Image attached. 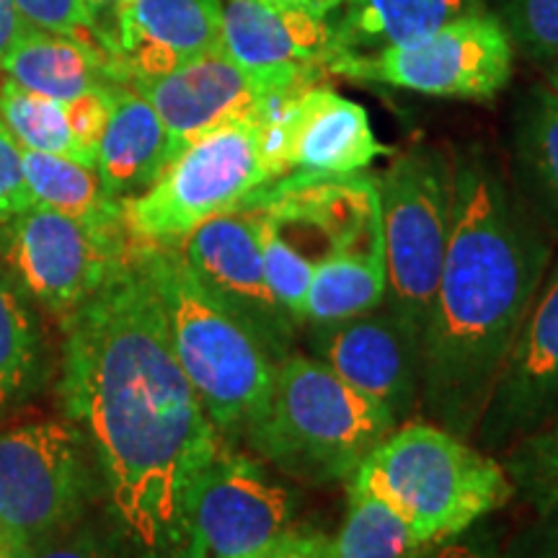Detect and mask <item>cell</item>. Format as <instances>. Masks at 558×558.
Here are the masks:
<instances>
[{"label": "cell", "mask_w": 558, "mask_h": 558, "mask_svg": "<svg viewBox=\"0 0 558 558\" xmlns=\"http://www.w3.org/2000/svg\"><path fill=\"white\" fill-rule=\"evenodd\" d=\"M16 9L26 24L47 32L99 41L109 50V32L101 29L99 21L90 16L83 0H16Z\"/></svg>", "instance_id": "4dcf8cb0"}, {"label": "cell", "mask_w": 558, "mask_h": 558, "mask_svg": "<svg viewBox=\"0 0 558 558\" xmlns=\"http://www.w3.org/2000/svg\"><path fill=\"white\" fill-rule=\"evenodd\" d=\"M29 207H34V199L24 177L21 145L0 120V226Z\"/></svg>", "instance_id": "1f68e13d"}, {"label": "cell", "mask_w": 558, "mask_h": 558, "mask_svg": "<svg viewBox=\"0 0 558 558\" xmlns=\"http://www.w3.org/2000/svg\"><path fill=\"white\" fill-rule=\"evenodd\" d=\"M271 181L256 120L230 122L177 153L143 194L122 199V222L135 243L177 246Z\"/></svg>", "instance_id": "52a82bcc"}, {"label": "cell", "mask_w": 558, "mask_h": 558, "mask_svg": "<svg viewBox=\"0 0 558 558\" xmlns=\"http://www.w3.org/2000/svg\"><path fill=\"white\" fill-rule=\"evenodd\" d=\"M137 246L163 305L179 367L218 435L228 442L243 439L267 409L277 362L248 326L205 290L177 246Z\"/></svg>", "instance_id": "277c9868"}, {"label": "cell", "mask_w": 558, "mask_h": 558, "mask_svg": "<svg viewBox=\"0 0 558 558\" xmlns=\"http://www.w3.org/2000/svg\"><path fill=\"white\" fill-rule=\"evenodd\" d=\"M514 190L550 235H558V94L533 88L512 132Z\"/></svg>", "instance_id": "7402d4cb"}, {"label": "cell", "mask_w": 558, "mask_h": 558, "mask_svg": "<svg viewBox=\"0 0 558 558\" xmlns=\"http://www.w3.org/2000/svg\"><path fill=\"white\" fill-rule=\"evenodd\" d=\"M62 401L94 442L124 533L145 550L177 546L186 492L222 437L179 367L137 243L65 316Z\"/></svg>", "instance_id": "6da1fadb"}, {"label": "cell", "mask_w": 558, "mask_h": 558, "mask_svg": "<svg viewBox=\"0 0 558 558\" xmlns=\"http://www.w3.org/2000/svg\"><path fill=\"white\" fill-rule=\"evenodd\" d=\"M288 558H337L331 538L320 533H295Z\"/></svg>", "instance_id": "74e56055"}, {"label": "cell", "mask_w": 558, "mask_h": 558, "mask_svg": "<svg viewBox=\"0 0 558 558\" xmlns=\"http://www.w3.org/2000/svg\"><path fill=\"white\" fill-rule=\"evenodd\" d=\"M386 148L367 111L337 90H303L290 109L288 166L300 177H349L365 171Z\"/></svg>", "instance_id": "ac0fdd59"}, {"label": "cell", "mask_w": 558, "mask_h": 558, "mask_svg": "<svg viewBox=\"0 0 558 558\" xmlns=\"http://www.w3.org/2000/svg\"><path fill=\"white\" fill-rule=\"evenodd\" d=\"M222 0H120L109 52L124 81L156 78L220 47Z\"/></svg>", "instance_id": "e0dca14e"}, {"label": "cell", "mask_w": 558, "mask_h": 558, "mask_svg": "<svg viewBox=\"0 0 558 558\" xmlns=\"http://www.w3.org/2000/svg\"><path fill=\"white\" fill-rule=\"evenodd\" d=\"M509 558H558V501L522 530L509 548Z\"/></svg>", "instance_id": "836d02e7"}, {"label": "cell", "mask_w": 558, "mask_h": 558, "mask_svg": "<svg viewBox=\"0 0 558 558\" xmlns=\"http://www.w3.org/2000/svg\"><path fill=\"white\" fill-rule=\"evenodd\" d=\"M32 556V548L21 546V543L5 538L3 533H0V558H29Z\"/></svg>", "instance_id": "60d3db41"}, {"label": "cell", "mask_w": 558, "mask_h": 558, "mask_svg": "<svg viewBox=\"0 0 558 558\" xmlns=\"http://www.w3.org/2000/svg\"><path fill=\"white\" fill-rule=\"evenodd\" d=\"M130 86L158 111L160 122L169 130L173 158L222 124L256 120L264 96L271 94L243 73L220 47L156 78L132 81Z\"/></svg>", "instance_id": "2e32d148"}, {"label": "cell", "mask_w": 558, "mask_h": 558, "mask_svg": "<svg viewBox=\"0 0 558 558\" xmlns=\"http://www.w3.org/2000/svg\"><path fill=\"white\" fill-rule=\"evenodd\" d=\"M499 460L512 481L514 497L525 501L535 518L554 507L558 501V411L501 452Z\"/></svg>", "instance_id": "4316f807"}, {"label": "cell", "mask_w": 558, "mask_h": 558, "mask_svg": "<svg viewBox=\"0 0 558 558\" xmlns=\"http://www.w3.org/2000/svg\"><path fill=\"white\" fill-rule=\"evenodd\" d=\"M114 86L117 83H111V86L94 88V90H88V94L78 96V99L65 104L70 130H73V135H75V140H78L81 148L88 153L90 160H94V166H96V148H99V140H101L104 128H107V120H109L111 88Z\"/></svg>", "instance_id": "d6a6232c"}, {"label": "cell", "mask_w": 558, "mask_h": 558, "mask_svg": "<svg viewBox=\"0 0 558 558\" xmlns=\"http://www.w3.org/2000/svg\"><path fill=\"white\" fill-rule=\"evenodd\" d=\"M173 160L171 137L158 111L130 83L111 88L107 128L96 148V171L114 199L143 194Z\"/></svg>", "instance_id": "ffe728a7"}, {"label": "cell", "mask_w": 558, "mask_h": 558, "mask_svg": "<svg viewBox=\"0 0 558 558\" xmlns=\"http://www.w3.org/2000/svg\"><path fill=\"white\" fill-rule=\"evenodd\" d=\"M290 518L288 488L222 439L186 492L179 543L184 558H256L292 530Z\"/></svg>", "instance_id": "9c48e42d"}, {"label": "cell", "mask_w": 558, "mask_h": 558, "mask_svg": "<svg viewBox=\"0 0 558 558\" xmlns=\"http://www.w3.org/2000/svg\"><path fill=\"white\" fill-rule=\"evenodd\" d=\"M558 411V262H550L538 295L509 347L481 414L473 445L501 452Z\"/></svg>", "instance_id": "4fadbf2b"}, {"label": "cell", "mask_w": 558, "mask_h": 558, "mask_svg": "<svg viewBox=\"0 0 558 558\" xmlns=\"http://www.w3.org/2000/svg\"><path fill=\"white\" fill-rule=\"evenodd\" d=\"M269 5H279V9H298V11H308L316 13V16L331 19L333 11L339 9L344 0H264Z\"/></svg>", "instance_id": "f35d334b"}, {"label": "cell", "mask_w": 558, "mask_h": 558, "mask_svg": "<svg viewBox=\"0 0 558 558\" xmlns=\"http://www.w3.org/2000/svg\"><path fill=\"white\" fill-rule=\"evenodd\" d=\"M418 558H494V556L488 554L486 548H481L478 543L463 541L460 535H456V538H450V541L427 546Z\"/></svg>", "instance_id": "d590c367"}, {"label": "cell", "mask_w": 558, "mask_h": 558, "mask_svg": "<svg viewBox=\"0 0 558 558\" xmlns=\"http://www.w3.org/2000/svg\"><path fill=\"white\" fill-rule=\"evenodd\" d=\"M3 248L24 288L68 316L130 262L135 241L124 222L90 226L34 205L3 222Z\"/></svg>", "instance_id": "30bf717a"}, {"label": "cell", "mask_w": 558, "mask_h": 558, "mask_svg": "<svg viewBox=\"0 0 558 558\" xmlns=\"http://www.w3.org/2000/svg\"><path fill=\"white\" fill-rule=\"evenodd\" d=\"M514 70V45L492 11H478L411 45L373 54H341L331 75L386 83L424 96L492 99L507 88Z\"/></svg>", "instance_id": "ba28073f"}, {"label": "cell", "mask_w": 558, "mask_h": 558, "mask_svg": "<svg viewBox=\"0 0 558 558\" xmlns=\"http://www.w3.org/2000/svg\"><path fill=\"white\" fill-rule=\"evenodd\" d=\"M311 357L386 407L399 424L414 418L422 393V339L386 305L362 316L305 324Z\"/></svg>", "instance_id": "5bb4252c"}, {"label": "cell", "mask_w": 558, "mask_h": 558, "mask_svg": "<svg viewBox=\"0 0 558 558\" xmlns=\"http://www.w3.org/2000/svg\"><path fill=\"white\" fill-rule=\"evenodd\" d=\"M37 326L16 290L0 277V407L26 393L37 375Z\"/></svg>", "instance_id": "83f0119b"}, {"label": "cell", "mask_w": 558, "mask_h": 558, "mask_svg": "<svg viewBox=\"0 0 558 558\" xmlns=\"http://www.w3.org/2000/svg\"><path fill=\"white\" fill-rule=\"evenodd\" d=\"M21 24H24V19L16 9V0H0V70H3V62L19 37Z\"/></svg>", "instance_id": "8d00e7d4"}, {"label": "cell", "mask_w": 558, "mask_h": 558, "mask_svg": "<svg viewBox=\"0 0 558 558\" xmlns=\"http://www.w3.org/2000/svg\"><path fill=\"white\" fill-rule=\"evenodd\" d=\"M548 88L556 90V94H558V58H556L554 68H550V73H548Z\"/></svg>", "instance_id": "7bdbcfd3"}, {"label": "cell", "mask_w": 558, "mask_h": 558, "mask_svg": "<svg viewBox=\"0 0 558 558\" xmlns=\"http://www.w3.org/2000/svg\"><path fill=\"white\" fill-rule=\"evenodd\" d=\"M21 158H24V177L34 205L70 215L90 226L122 222V202L107 192L94 166L24 148H21Z\"/></svg>", "instance_id": "cb8c5ba5"}, {"label": "cell", "mask_w": 558, "mask_h": 558, "mask_svg": "<svg viewBox=\"0 0 558 558\" xmlns=\"http://www.w3.org/2000/svg\"><path fill=\"white\" fill-rule=\"evenodd\" d=\"M331 546L337 558H418L427 548L386 501L354 484H347V514Z\"/></svg>", "instance_id": "d4e9b609"}, {"label": "cell", "mask_w": 558, "mask_h": 558, "mask_svg": "<svg viewBox=\"0 0 558 558\" xmlns=\"http://www.w3.org/2000/svg\"><path fill=\"white\" fill-rule=\"evenodd\" d=\"M3 70L21 88L62 104L94 88L128 83L117 60L99 41L47 32L26 21L21 24Z\"/></svg>", "instance_id": "d6986e66"}, {"label": "cell", "mask_w": 558, "mask_h": 558, "mask_svg": "<svg viewBox=\"0 0 558 558\" xmlns=\"http://www.w3.org/2000/svg\"><path fill=\"white\" fill-rule=\"evenodd\" d=\"M450 163V241L422 339L418 414L473 442L554 243L484 148L456 150Z\"/></svg>", "instance_id": "7a4b0ae2"}, {"label": "cell", "mask_w": 558, "mask_h": 558, "mask_svg": "<svg viewBox=\"0 0 558 558\" xmlns=\"http://www.w3.org/2000/svg\"><path fill=\"white\" fill-rule=\"evenodd\" d=\"M83 3H86V9L90 11V16L99 21L104 13H109V11L114 13L117 3H120V0H83Z\"/></svg>", "instance_id": "b9f144b4"}, {"label": "cell", "mask_w": 558, "mask_h": 558, "mask_svg": "<svg viewBox=\"0 0 558 558\" xmlns=\"http://www.w3.org/2000/svg\"><path fill=\"white\" fill-rule=\"evenodd\" d=\"M396 427L386 407L311 354L292 352L277 362L267 409L243 439L288 476L326 484L352 478Z\"/></svg>", "instance_id": "5b68a950"}, {"label": "cell", "mask_w": 558, "mask_h": 558, "mask_svg": "<svg viewBox=\"0 0 558 558\" xmlns=\"http://www.w3.org/2000/svg\"><path fill=\"white\" fill-rule=\"evenodd\" d=\"M29 558H114L101 543L94 538H73V541H60L50 543V546H37L32 550Z\"/></svg>", "instance_id": "e575fe53"}, {"label": "cell", "mask_w": 558, "mask_h": 558, "mask_svg": "<svg viewBox=\"0 0 558 558\" xmlns=\"http://www.w3.org/2000/svg\"><path fill=\"white\" fill-rule=\"evenodd\" d=\"M220 50L267 90H308L331 75L329 19L264 0H222Z\"/></svg>", "instance_id": "9a60e30c"}, {"label": "cell", "mask_w": 558, "mask_h": 558, "mask_svg": "<svg viewBox=\"0 0 558 558\" xmlns=\"http://www.w3.org/2000/svg\"><path fill=\"white\" fill-rule=\"evenodd\" d=\"M177 251L205 290L248 326L271 360L279 362L295 352L292 347L303 324L284 311L269 288L262 254V207L251 194L194 228L177 243Z\"/></svg>", "instance_id": "8fae6325"}, {"label": "cell", "mask_w": 558, "mask_h": 558, "mask_svg": "<svg viewBox=\"0 0 558 558\" xmlns=\"http://www.w3.org/2000/svg\"><path fill=\"white\" fill-rule=\"evenodd\" d=\"M380 199L386 308L424 339L450 241L452 163L442 150L414 145L375 179Z\"/></svg>", "instance_id": "8992f818"}, {"label": "cell", "mask_w": 558, "mask_h": 558, "mask_svg": "<svg viewBox=\"0 0 558 558\" xmlns=\"http://www.w3.org/2000/svg\"><path fill=\"white\" fill-rule=\"evenodd\" d=\"M388 275L383 251H337L326 254L313 269L303 303L305 324H329L362 316L386 303Z\"/></svg>", "instance_id": "603a6c76"}, {"label": "cell", "mask_w": 558, "mask_h": 558, "mask_svg": "<svg viewBox=\"0 0 558 558\" xmlns=\"http://www.w3.org/2000/svg\"><path fill=\"white\" fill-rule=\"evenodd\" d=\"M0 120L24 150L50 153L94 166L70 130L65 104L21 88L11 78L0 86ZM96 169V166H94Z\"/></svg>", "instance_id": "484cf974"}, {"label": "cell", "mask_w": 558, "mask_h": 558, "mask_svg": "<svg viewBox=\"0 0 558 558\" xmlns=\"http://www.w3.org/2000/svg\"><path fill=\"white\" fill-rule=\"evenodd\" d=\"M497 16L525 58H558V0H501Z\"/></svg>", "instance_id": "f546056e"}, {"label": "cell", "mask_w": 558, "mask_h": 558, "mask_svg": "<svg viewBox=\"0 0 558 558\" xmlns=\"http://www.w3.org/2000/svg\"><path fill=\"white\" fill-rule=\"evenodd\" d=\"M83 499L81 437L65 422L0 432V533L26 548L60 535Z\"/></svg>", "instance_id": "7c38bea8"}, {"label": "cell", "mask_w": 558, "mask_h": 558, "mask_svg": "<svg viewBox=\"0 0 558 558\" xmlns=\"http://www.w3.org/2000/svg\"><path fill=\"white\" fill-rule=\"evenodd\" d=\"M292 538H295V530H288V533L282 535V538L271 543V546L259 554L256 558H288L290 556V548H292Z\"/></svg>", "instance_id": "ab89813d"}, {"label": "cell", "mask_w": 558, "mask_h": 558, "mask_svg": "<svg viewBox=\"0 0 558 558\" xmlns=\"http://www.w3.org/2000/svg\"><path fill=\"white\" fill-rule=\"evenodd\" d=\"M347 484L386 501L422 546L463 535L514 499L497 456L422 416L390 429Z\"/></svg>", "instance_id": "3957f363"}, {"label": "cell", "mask_w": 558, "mask_h": 558, "mask_svg": "<svg viewBox=\"0 0 558 558\" xmlns=\"http://www.w3.org/2000/svg\"><path fill=\"white\" fill-rule=\"evenodd\" d=\"M484 9L486 0H344L329 21L333 60L411 45Z\"/></svg>", "instance_id": "44dd1931"}, {"label": "cell", "mask_w": 558, "mask_h": 558, "mask_svg": "<svg viewBox=\"0 0 558 558\" xmlns=\"http://www.w3.org/2000/svg\"><path fill=\"white\" fill-rule=\"evenodd\" d=\"M251 197L259 202L262 207V254L269 288L279 303L284 305V311L303 324L305 292H308L313 269H316L318 262L279 230L256 194H251Z\"/></svg>", "instance_id": "f1b7e54d"}]
</instances>
